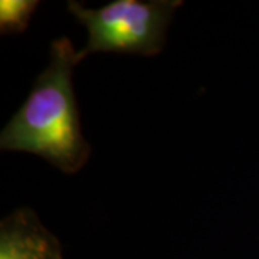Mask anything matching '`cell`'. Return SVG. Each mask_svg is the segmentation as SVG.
Returning a JSON list of instances; mask_svg holds the SVG:
<instances>
[{"label": "cell", "mask_w": 259, "mask_h": 259, "mask_svg": "<svg viewBox=\"0 0 259 259\" xmlns=\"http://www.w3.org/2000/svg\"><path fill=\"white\" fill-rule=\"evenodd\" d=\"M69 37L51 44V61L36 78L28 98L0 134V148L45 158L66 175L82 168L91 154L83 139L72 71L78 61Z\"/></svg>", "instance_id": "cell-1"}, {"label": "cell", "mask_w": 259, "mask_h": 259, "mask_svg": "<svg viewBox=\"0 0 259 259\" xmlns=\"http://www.w3.org/2000/svg\"><path fill=\"white\" fill-rule=\"evenodd\" d=\"M182 0H112L98 9L68 2V10L87 28L78 61L97 52L154 56L166 45L167 28Z\"/></svg>", "instance_id": "cell-2"}, {"label": "cell", "mask_w": 259, "mask_h": 259, "mask_svg": "<svg viewBox=\"0 0 259 259\" xmlns=\"http://www.w3.org/2000/svg\"><path fill=\"white\" fill-rule=\"evenodd\" d=\"M0 259H62V248L36 213L20 207L0 222Z\"/></svg>", "instance_id": "cell-3"}, {"label": "cell", "mask_w": 259, "mask_h": 259, "mask_svg": "<svg viewBox=\"0 0 259 259\" xmlns=\"http://www.w3.org/2000/svg\"><path fill=\"white\" fill-rule=\"evenodd\" d=\"M37 0H2L0 2V33H22L29 26Z\"/></svg>", "instance_id": "cell-4"}]
</instances>
